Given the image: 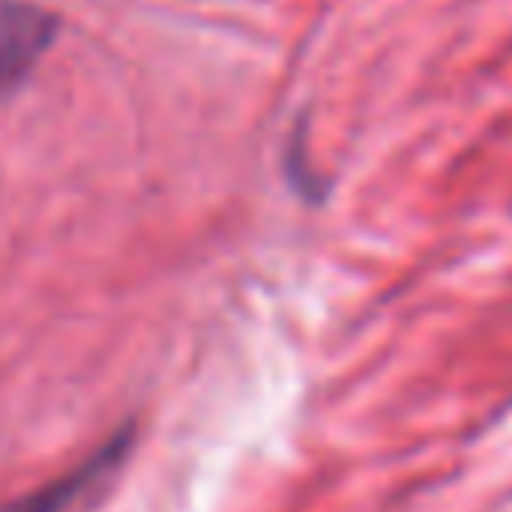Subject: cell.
Masks as SVG:
<instances>
[{"instance_id":"cell-2","label":"cell","mask_w":512,"mask_h":512,"mask_svg":"<svg viewBox=\"0 0 512 512\" xmlns=\"http://www.w3.org/2000/svg\"><path fill=\"white\" fill-rule=\"evenodd\" d=\"M128 428L124 432H116L100 452H92L80 468H72V472H64V476H56V480H48V484H40V488H32V492H24V496H16V500H4L0 504V512H64L68 504H76L100 476H108L116 464H120V456H124V448H128Z\"/></svg>"},{"instance_id":"cell-1","label":"cell","mask_w":512,"mask_h":512,"mask_svg":"<svg viewBox=\"0 0 512 512\" xmlns=\"http://www.w3.org/2000/svg\"><path fill=\"white\" fill-rule=\"evenodd\" d=\"M56 36V20L28 0H0V88L20 84Z\"/></svg>"}]
</instances>
